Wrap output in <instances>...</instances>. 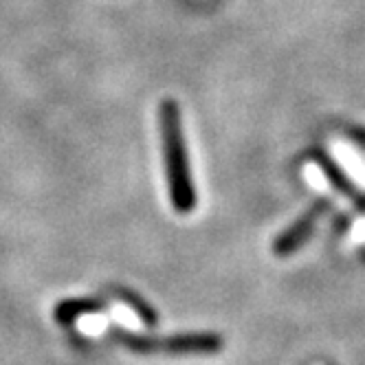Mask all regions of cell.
Returning a JSON list of instances; mask_svg holds the SVG:
<instances>
[{
	"mask_svg": "<svg viewBox=\"0 0 365 365\" xmlns=\"http://www.w3.org/2000/svg\"><path fill=\"white\" fill-rule=\"evenodd\" d=\"M356 210H365V196H359V200H356Z\"/></svg>",
	"mask_w": 365,
	"mask_h": 365,
	"instance_id": "obj_7",
	"label": "cell"
},
{
	"mask_svg": "<svg viewBox=\"0 0 365 365\" xmlns=\"http://www.w3.org/2000/svg\"><path fill=\"white\" fill-rule=\"evenodd\" d=\"M101 308H106L103 302L97 299H73V302H64L58 306V319L60 322H73L80 315H91V312H99Z\"/></svg>",
	"mask_w": 365,
	"mask_h": 365,
	"instance_id": "obj_5",
	"label": "cell"
},
{
	"mask_svg": "<svg viewBox=\"0 0 365 365\" xmlns=\"http://www.w3.org/2000/svg\"><path fill=\"white\" fill-rule=\"evenodd\" d=\"M330 210V202L326 200V198H319L315 205H310V210L297 220V222H293L289 229H286L282 236L273 242V251L277 253V255H289V253H293V251H297L304 242H306V238L310 236V231L315 229V225H317V220L326 214Z\"/></svg>",
	"mask_w": 365,
	"mask_h": 365,
	"instance_id": "obj_3",
	"label": "cell"
},
{
	"mask_svg": "<svg viewBox=\"0 0 365 365\" xmlns=\"http://www.w3.org/2000/svg\"><path fill=\"white\" fill-rule=\"evenodd\" d=\"M119 297L133 308V310H137V315L141 317V322L143 324H148V326H154L156 324V312L143 302V299H139L135 293H130V291H119Z\"/></svg>",
	"mask_w": 365,
	"mask_h": 365,
	"instance_id": "obj_6",
	"label": "cell"
},
{
	"mask_svg": "<svg viewBox=\"0 0 365 365\" xmlns=\"http://www.w3.org/2000/svg\"><path fill=\"white\" fill-rule=\"evenodd\" d=\"M115 339L139 354H214L222 350V339L214 332H192L174 336H145L119 330Z\"/></svg>",
	"mask_w": 365,
	"mask_h": 365,
	"instance_id": "obj_2",
	"label": "cell"
},
{
	"mask_svg": "<svg viewBox=\"0 0 365 365\" xmlns=\"http://www.w3.org/2000/svg\"><path fill=\"white\" fill-rule=\"evenodd\" d=\"M161 141L172 205L178 214H190L196 205V192L192 182L185 141H182L180 133V113L176 101L172 99H165L161 103Z\"/></svg>",
	"mask_w": 365,
	"mask_h": 365,
	"instance_id": "obj_1",
	"label": "cell"
},
{
	"mask_svg": "<svg viewBox=\"0 0 365 365\" xmlns=\"http://www.w3.org/2000/svg\"><path fill=\"white\" fill-rule=\"evenodd\" d=\"M312 156H315V159H317V163L322 165L324 174L328 176V180L332 182V185H334L339 192H341L344 196H348V198H352V200L356 202V200H359V192H356V187L350 182V178H348L341 170L336 168V163H334L332 159H328V156H326L324 152H319V150H317L315 154H312Z\"/></svg>",
	"mask_w": 365,
	"mask_h": 365,
	"instance_id": "obj_4",
	"label": "cell"
}]
</instances>
